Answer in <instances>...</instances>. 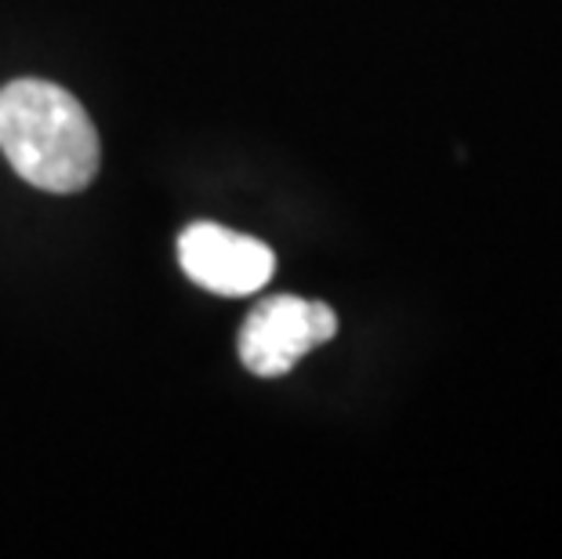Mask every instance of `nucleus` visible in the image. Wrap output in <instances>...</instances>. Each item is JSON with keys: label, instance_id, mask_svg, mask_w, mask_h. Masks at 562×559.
Instances as JSON below:
<instances>
[{"label": "nucleus", "instance_id": "nucleus-1", "mask_svg": "<svg viewBox=\"0 0 562 559\" xmlns=\"http://www.w3.org/2000/svg\"><path fill=\"white\" fill-rule=\"evenodd\" d=\"M0 153L44 193H80L99 171V131L66 88L11 80L0 88Z\"/></svg>", "mask_w": 562, "mask_h": 559}, {"label": "nucleus", "instance_id": "nucleus-2", "mask_svg": "<svg viewBox=\"0 0 562 559\" xmlns=\"http://www.w3.org/2000/svg\"><path fill=\"white\" fill-rule=\"evenodd\" d=\"M338 335V316L330 305L277 294L247 316L240 331V360L250 374L280 378L302 360L308 349Z\"/></svg>", "mask_w": 562, "mask_h": 559}, {"label": "nucleus", "instance_id": "nucleus-3", "mask_svg": "<svg viewBox=\"0 0 562 559\" xmlns=\"http://www.w3.org/2000/svg\"><path fill=\"white\" fill-rule=\"evenodd\" d=\"M178 258H182V269L200 288L214 294H229V299L266 288L272 266H277V258H272V251L261 241L233 233L214 222L189 225L182 241H178Z\"/></svg>", "mask_w": 562, "mask_h": 559}]
</instances>
